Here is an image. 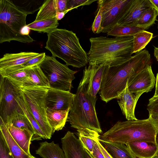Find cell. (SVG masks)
I'll return each instance as SVG.
<instances>
[{
  "instance_id": "obj_43",
  "label": "cell",
  "mask_w": 158,
  "mask_h": 158,
  "mask_svg": "<svg viewBox=\"0 0 158 158\" xmlns=\"http://www.w3.org/2000/svg\"><path fill=\"white\" fill-rule=\"evenodd\" d=\"M98 143L100 149H101L105 158H113L106 151V150L101 144V143L99 142L98 140Z\"/></svg>"
},
{
  "instance_id": "obj_38",
  "label": "cell",
  "mask_w": 158,
  "mask_h": 158,
  "mask_svg": "<svg viewBox=\"0 0 158 158\" xmlns=\"http://www.w3.org/2000/svg\"><path fill=\"white\" fill-rule=\"evenodd\" d=\"M96 0H68L67 3V10L70 11L74 9H77L81 6L89 5Z\"/></svg>"
},
{
  "instance_id": "obj_50",
  "label": "cell",
  "mask_w": 158,
  "mask_h": 158,
  "mask_svg": "<svg viewBox=\"0 0 158 158\" xmlns=\"http://www.w3.org/2000/svg\"><path fill=\"white\" fill-rule=\"evenodd\" d=\"M153 158H158V155L153 157Z\"/></svg>"
},
{
  "instance_id": "obj_45",
  "label": "cell",
  "mask_w": 158,
  "mask_h": 158,
  "mask_svg": "<svg viewBox=\"0 0 158 158\" xmlns=\"http://www.w3.org/2000/svg\"><path fill=\"white\" fill-rule=\"evenodd\" d=\"M67 11L65 12H58L57 13L56 18L58 20L62 19L65 16Z\"/></svg>"
},
{
  "instance_id": "obj_46",
  "label": "cell",
  "mask_w": 158,
  "mask_h": 158,
  "mask_svg": "<svg viewBox=\"0 0 158 158\" xmlns=\"http://www.w3.org/2000/svg\"><path fill=\"white\" fill-rule=\"evenodd\" d=\"M84 150L85 158H94L88 150L84 148Z\"/></svg>"
},
{
  "instance_id": "obj_40",
  "label": "cell",
  "mask_w": 158,
  "mask_h": 158,
  "mask_svg": "<svg viewBox=\"0 0 158 158\" xmlns=\"http://www.w3.org/2000/svg\"><path fill=\"white\" fill-rule=\"evenodd\" d=\"M98 141L95 144L92 153H90L94 158H105L99 148Z\"/></svg>"
},
{
  "instance_id": "obj_47",
  "label": "cell",
  "mask_w": 158,
  "mask_h": 158,
  "mask_svg": "<svg viewBox=\"0 0 158 158\" xmlns=\"http://www.w3.org/2000/svg\"><path fill=\"white\" fill-rule=\"evenodd\" d=\"M156 81L155 91L154 96H158V73L156 75Z\"/></svg>"
},
{
  "instance_id": "obj_52",
  "label": "cell",
  "mask_w": 158,
  "mask_h": 158,
  "mask_svg": "<svg viewBox=\"0 0 158 158\" xmlns=\"http://www.w3.org/2000/svg\"><path fill=\"white\" fill-rule=\"evenodd\" d=\"M157 21H158V20Z\"/></svg>"
},
{
  "instance_id": "obj_24",
  "label": "cell",
  "mask_w": 158,
  "mask_h": 158,
  "mask_svg": "<svg viewBox=\"0 0 158 158\" xmlns=\"http://www.w3.org/2000/svg\"><path fill=\"white\" fill-rule=\"evenodd\" d=\"M0 131L2 132L9 148L14 158H31L17 144L10 135L7 128L3 121L0 119Z\"/></svg>"
},
{
  "instance_id": "obj_23",
  "label": "cell",
  "mask_w": 158,
  "mask_h": 158,
  "mask_svg": "<svg viewBox=\"0 0 158 158\" xmlns=\"http://www.w3.org/2000/svg\"><path fill=\"white\" fill-rule=\"evenodd\" d=\"M35 152L43 158H66L63 149L53 141L40 143V147Z\"/></svg>"
},
{
  "instance_id": "obj_48",
  "label": "cell",
  "mask_w": 158,
  "mask_h": 158,
  "mask_svg": "<svg viewBox=\"0 0 158 158\" xmlns=\"http://www.w3.org/2000/svg\"><path fill=\"white\" fill-rule=\"evenodd\" d=\"M154 6L158 10V0H150Z\"/></svg>"
},
{
  "instance_id": "obj_44",
  "label": "cell",
  "mask_w": 158,
  "mask_h": 158,
  "mask_svg": "<svg viewBox=\"0 0 158 158\" xmlns=\"http://www.w3.org/2000/svg\"><path fill=\"white\" fill-rule=\"evenodd\" d=\"M30 29L26 25L23 28L21 31V33L24 35H29Z\"/></svg>"
},
{
  "instance_id": "obj_21",
  "label": "cell",
  "mask_w": 158,
  "mask_h": 158,
  "mask_svg": "<svg viewBox=\"0 0 158 158\" xmlns=\"http://www.w3.org/2000/svg\"><path fill=\"white\" fill-rule=\"evenodd\" d=\"M99 142L113 158H136L127 146L99 139Z\"/></svg>"
},
{
  "instance_id": "obj_2",
  "label": "cell",
  "mask_w": 158,
  "mask_h": 158,
  "mask_svg": "<svg viewBox=\"0 0 158 158\" xmlns=\"http://www.w3.org/2000/svg\"><path fill=\"white\" fill-rule=\"evenodd\" d=\"M133 40L132 36L90 38L91 46L87 53L89 64H103L113 67L123 64L132 56Z\"/></svg>"
},
{
  "instance_id": "obj_11",
  "label": "cell",
  "mask_w": 158,
  "mask_h": 158,
  "mask_svg": "<svg viewBox=\"0 0 158 158\" xmlns=\"http://www.w3.org/2000/svg\"><path fill=\"white\" fill-rule=\"evenodd\" d=\"M156 78L151 65L128 80V88L132 93L139 98L144 93L152 91L155 84Z\"/></svg>"
},
{
  "instance_id": "obj_37",
  "label": "cell",
  "mask_w": 158,
  "mask_h": 158,
  "mask_svg": "<svg viewBox=\"0 0 158 158\" xmlns=\"http://www.w3.org/2000/svg\"><path fill=\"white\" fill-rule=\"evenodd\" d=\"M92 23L91 29L93 32L95 34H99L102 32L103 29L102 27V15L101 12L99 9Z\"/></svg>"
},
{
  "instance_id": "obj_34",
  "label": "cell",
  "mask_w": 158,
  "mask_h": 158,
  "mask_svg": "<svg viewBox=\"0 0 158 158\" xmlns=\"http://www.w3.org/2000/svg\"><path fill=\"white\" fill-rule=\"evenodd\" d=\"M45 1L24 0L18 3H13L19 10L28 15L40 10Z\"/></svg>"
},
{
  "instance_id": "obj_7",
  "label": "cell",
  "mask_w": 158,
  "mask_h": 158,
  "mask_svg": "<svg viewBox=\"0 0 158 158\" xmlns=\"http://www.w3.org/2000/svg\"><path fill=\"white\" fill-rule=\"evenodd\" d=\"M20 88L27 108L38 123L47 139H50L53 134L46 115V98L48 88L37 86Z\"/></svg>"
},
{
  "instance_id": "obj_51",
  "label": "cell",
  "mask_w": 158,
  "mask_h": 158,
  "mask_svg": "<svg viewBox=\"0 0 158 158\" xmlns=\"http://www.w3.org/2000/svg\"><path fill=\"white\" fill-rule=\"evenodd\" d=\"M31 158H36L32 156Z\"/></svg>"
},
{
  "instance_id": "obj_9",
  "label": "cell",
  "mask_w": 158,
  "mask_h": 158,
  "mask_svg": "<svg viewBox=\"0 0 158 158\" xmlns=\"http://www.w3.org/2000/svg\"><path fill=\"white\" fill-rule=\"evenodd\" d=\"M20 88L13 84L7 78L1 76L0 80V117L6 126L17 113H23L16 98L20 92Z\"/></svg>"
},
{
  "instance_id": "obj_3",
  "label": "cell",
  "mask_w": 158,
  "mask_h": 158,
  "mask_svg": "<svg viewBox=\"0 0 158 158\" xmlns=\"http://www.w3.org/2000/svg\"><path fill=\"white\" fill-rule=\"evenodd\" d=\"M45 48L52 56L64 60L68 66L81 68L89 62L87 53L81 46L76 34L65 29L56 28L47 33Z\"/></svg>"
},
{
  "instance_id": "obj_39",
  "label": "cell",
  "mask_w": 158,
  "mask_h": 158,
  "mask_svg": "<svg viewBox=\"0 0 158 158\" xmlns=\"http://www.w3.org/2000/svg\"><path fill=\"white\" fill-rule=\"evenodd\" d=\"M147 109L149 114H158V96H153L149 99Z\"/></svg>"
},
{
  "instance_id": "obj_6",
  "label": "cell",
  "mask_w": 158,
  "mask_h": 158,
  "mask_svg": "<svg viewBox=\"0 0 158 158\" xmlns=\"http://www.w3.org/2000/svg\"><path fill=\"white\" fill-rule=\"evenodd\" d=\"M27 15L12 1L0 0V43L11 41L30 43L34 41L29 35L21 33L23 28L27 25Z\"/></svg>"
},
{
  "instance_id": "obj_33",
  "label": "cell",
  "mask_w": 158,
  "mask_h": 158,
  "mask_svg": "<svg viewBox=\"0 0 158 158\" xmlns=\"http://www.w3.org/2000/svg\"><path fill=\"white\" fill-rule=\"evenodd\" d=\"M9 125H11L19 128L27 129L31 132L33 136L35 135L32 125L24 113H17L15 114L12 117Z\"/></svg>"
},
{
  "instance_id": "obj_29",
  "label": "cell",
  "mask_w": 158,
  "mask_h": 158,
  "mask_svg": "<svg viewBox=\"0 0 158 158\" xmlns=\"http://www.w3.org/2000/svg\"><path fill=\"white\" fill-rule=\"evenodd\" d=\"M145 30L144 28L135 26H124L116 24L107 34L108 36L121 38L133 36L138 32Z\"/></svg>"
},
{
  "instance_id": "obj_5",
  "label": "cell",
  "mask_w": 158,
  "mask_h": 158,
  "mask_svg": "<svg viewBox=\"0 0 158 158\" xmlns=\"http://www.w3.org/2000/svg\"><path fill=\"white\" fill-rule=\"evenodd\" d=\"M87 90L86 82L82 78L70 109L67 121L77 131L88 129L101 134L102 131L96 114L95 104L89 98Z\"/></svg>"
},
{
  "instance_id": "obj_35",
  "label": "cell",
  "mask_w": 158,
  "mask_h": 158,
  "mask_svg": "<svg viewBox=\"0 0 158 158\" xmlns=\"http://www.w3.org/2000/svg\"><path fill=\"white\" fill-rule=\"evenodd\" d=\"M46 56L45 52L40 53L38 56L29 60L21 65L3 71H13L30 68L38 66L44 60Z\"/></svg>"
},
{
  "instance_id": "obj_1",
  "label": "cell",
  "mask_w": 158,
  "mask_h": 158,
  "mask_svg": "<svg viewBox=\"0 0 158 158\" xmlns=\"http://www.w3.org/2000/svg\"><path fill=\"white\" fill-rule=\"evenodd\" d=\"M151 64L150 55L144 49L121 64L113 67L106 65L99 93L101 100L107 103L117 98L126 88L129 79Z\"/></svg>"
},
{
  "instance_id": "obj_10",
  "label": "cell",
  "mask_w": 158,
  "mask_h": 158,
  "mask_svg": "<svg viewBox=\"0 0 158 158\" xmlns=\"http://www.w3.org/2000/svg\"><path fill=\"white\" fill-rule=\"evenodd\" d=\"M133 0H98V9L102 15V33H107L116 25L130 7Z\"/></svg>"
},
{
  "instance_id": "obj_13",
  "label": "cell",
  "mask_w": 158,
  "mask_h": 158,
  "mask_svg": "<svg viewBox=\"0 0 158 158\" xmlns=\"http://www.w3.org/2000/svg\"><path fill=\"white\" fill-rule=\"evenodd\" d=\"M75 95L69 91L48 88L46 98L47 108L58 110L70 109Z\"/></svg>"
},
{
  "instance_id": "obj_18",
  "label": "cell",
  "mask_w": 158,
  "mask_h": 158,
  "mask_svg": "<svg viewBox=\"0 0 158 158\" xmlns=\"http://www.w3.org/2000/svg\"><path fill=\"white\" fill-rule=\"evenodd\" d=\"M40 54V53L33 52L5 54L0 59V71L21 65Z\"/></svg>"
},
{
  "instance_id": "obj_19",
  "label": "cell",
  "mask_w": 158,
  "mask_h": 158,
  "mask_svg": "<svg viewBox=\"0 0 158 158\" xmlns=\"http://www.w3.org/2000/svg\"><path fill=\"white\" fill-rule=\"evenodd\" d=\"M6 126L17 144L26 153L31 156L30 151V146L33 134L27 129L19 128L11 125Z\"/></svg>"
},
{
  "instance_id": "obj_8",
  "label": "cell",
  "mask_w": 158,
  "mask_h": 158,
  "mask_svg": "<svg viewBox=\"0 0 158 158\" xmlns=\"http://www.w3.org/2000/svg\"><path fill=\"white\" fill-rule=\"evenodd\" d=\"M38 66L48 79L50 88L70 91L73 87L72 81L75 78L74 74L77 71L60 63L52 56L46 55Z\"/></svg>"
},
{
  "instance_id": "obj_20",
  "label": "cell",
  "mask_w": 158,
  "mask_h": 158,
  "mask_svg": "<svg viewBox=\"0 0 158 158\" xmlns=\"http://www.w3.org/2000/svg\"><path fill=\"white\" fill-rule=\"evenodd\" d=\"M0 74L1 76L7 78L13 84L19 88L35 86L31 81L27 69L0 71Z\"/></svg>"
},
{
  "instance_id": "obj_4",
  "label": "cell",
  "mask_w": 158,
  "mask_h": 158,
  "mask_svg": "<svg viewBox=\"0 0 158 158\" xmlns=\"http://www.w3.org/2000/svg\"><path fill=\"white\" fill-rule=\"evenodd\" d=\"M157 131L149 118L145 119L117 121L110 129L100 135L106 141L125 144L136 141L156 143Z\"/></svg>"
},
{
  "instance_id": "obj_17",
  "label": "cell",
  "mask_w": 158,
  "mask_h": 158,
  "mask_svg": "<svg viewBox=\"0 0 158 158\" xmlns=\"http://www.w3.org/2000/svg\"><path fill=\"white\" fill-rule=\"evenodd\" d=\"M132 153L138 158H153L157 156V143L145 141L131 142L126 145Z\"/></svg>"
},
{
  "instance_id": "obj_28",
  "label": "cell",
  "mask_w": 158,
  "mask_h": 158,
  "mask_svg": "<svg viewBox=\"0 0 158 158\" xmlns=\"http://www.w3.org/2000/svg\"><path fill=\"white\" fill-rule=\"evenodd\" d=\"M59 23L56 18L35 21L27 25L30 30L48 33L57 28Z\"/></svg>"
},
{
  "instance_id": "obj_15",
  "label": "cell",
  "mask_w": 158,
  "mask_h": 158,
  "mask_svg": "<svg viewBox=\"0 0 158 158\" xmlns=\"http://www.w3.org/2000/svg\"><path fill=\"white\" fill-rule=\"evenodd\" d=\"M61 139L66 158H85L84 148L73 133L68 131Z\"/></svg>"
},
{
  "instance_id": "obj_49",
  "label": "cell",
  "mask_w": 158,
  "mask_h": 158,
  "mask_svg": "<svg viewBox=\"0 0 158 158\" xmlns=\"http://www.w3.org/2000/svg\"><path fill=\"white\" fill-rule=\"evenodd\" d=\"M154 54L155 57L158 61V48L154 47Z\"/></svg>"
},
{
  "instance_id": "obj_16",
  "label": "cell",
  "mask_w": 158,
  "mask_h": 158,
  "mask_svg": "<svg viewBox=\"0 0 158 158\" xmlns=\"http://www.w3.org/2000/svg\"><path fill=\"white\" fill-rule=\"evenodd\" d=\"M139 98L129 91L127 83L126 88L117 99L122 113L127 120L137 119L135 116V110Z\"/></svg>"
},
{
  "instance_id": "obj_41",
  "label": "cell",
  "mask_w": 158,
  "mask_h": 158,
  "mask_svg": "<svg viewBox=\"0 0 158 158\" xmlns=\"http://www.w3.org/2000/svg\"><path fill=\"white\" fill-rule=\"evenodd\" d=\"M68 0H56L57 9L58 12H68L69 11L67 10V3Z\"/></svg>"
},
{
  "instance_id": "obj_25",
  "label": "cell",
  "mask_w": 158,
  "mask_h": 158,
  "mask_svg": "<svg viewBox=\"0 0 158 158\" xmlns=\"http://www.w3.org/2000/svg\"><path fill=\"white\" fill-rule=\"evenodd\" d=\"M16 100L23 113L29 119L34 130L35 135L32 137L31 140H40L41 138L47 139L38 123L27 108L21 90L20 94L16 98Z\"/></svg>"
},
{
  "instance_id": "obj_42",
  "label": "cell",
  "mask_w": 158,
  "mask_h": 158,
  "mask_svg": "<svg viewBox=\"0 0 158 158\" xmlns=\"http://www.w3.org/2000/svg\"><path fill=\"white\" fill-rule=\"evenodd\" d=\"M149 118L156 128L158 134V114H149Z\"/></svg>"
},
{
  "instance_id": "obj_30",
  "label": "cell",
  "mask_w": 158,
  "mask_h": 158,
  "mask_svg": "<svg viewBox=\"0 0 158 158\" xmlns=\"http://www.w3.org/2000/svg\"><path fill=\"white\" fill-rule=\"evenodd\" d=\"M158 10L154 6L149 8L143 13L138 20L135 26L147 30L155 23Z\"/></svg>"
},
{
  "instance_id": "obj_22",
  "label": "cell",
  "mask_w": 158,
  "mask_h": 158,
  "mask_svg": "<svg viewBox=\"0 0 158 158\" xmlns=\"http://www.w3.org/2000/svg\"><path fill=\"white\" fill-rule=\"evenodd\" d=\"M70 109L66 110H53L47 108L48 122L53 134L55 131L62 130L67 121Z\"/></svg>"
},
{
  "instance_id": "obj_36",
  "label": "cell",
  "mask_w": 158,
  "mask_h": 158,
  "mask_svg": "<svg viewBox=\"0 0 158 158\" xmlns=\"http://www.w3.org/2000/svg\"><path fill=\"white\" fill-rule=\"evenodd\" d=\"M0 158H14L5 138L0 131Z\"/></svg>"
},
{
  "instance_id": "obj_26",
  "label": "cell",
  "mask_w": 158,
  "mask_h": 158,
  "mask_svg": "<svg viewBox=\"0 0 158 158\" xmlns=\"http://www.w3.org/2000/svg\"><path fill=\"white\" fill-rule=\"evenodd\" d=\"M78 139L83 148L92 153L95 144L100 138L99 134L95 131L85 129L77 131Z\"/></svg>"
},
{
  "instance_id": "obj_14",
  "label": "cell",
  "mask_w": 158,
  "mask_h": 158,
  "mask_svg": "<svg viewBox=\"0 0 158 158\" xmlns=\"http://www.w3.org/2000/svg\"><path fill=\"white\" fill-rule=\"evenodd\" d=\"M154 6L150 0H133L131 6L117 24L135 26L141 16L147 9Z\"/></svg>"
},
{
  "instance_id": "obj_31",
  "label": "cell",
  "mask_w": 158,
  "mask_h": 158,
  "mask_svg": "<svg viewBox=\"0 0 158 158\" xmlns=\"http://www.w3.org/2000/svg\"><path fill=\"white\" fill-rule=\"evenodd\" d=\"M153 33L143 31L138 32L133 36V54L143 50L153 38Z\"/></svg>"
},
{
  "instance_id": "obj_27",
  "label": "cell",
  "mask_w": 158,
  "mask_h": 158,
  "mask_svg": "<svg viewBox=\"0 0 158 158\" xmlns=\"http://www.w3.org/2000/svg\"><path fill=\"white\" fill-rule=\"evenodd\" d=\"M58 12L56 0H45L39 10L34 21L56 18Z\"/></svg>"
},
{
  "instance_id": "obj_32",
  "label": "cell",
  "mask_w": 158,
  "mask_h": 158,
  "mask_svg": "<svg viewBox=\"0 0 158 158\" xmlns=\"http://www.w3.org/2000/svg\"><path fill=\"white\" fill-rule=\"evenodd\" d=\"M27 69L31 81L35 86L50 87L48 79L39 66Z\"/></svg>"
},
{
  "instance_id": "obj_12",
  "label": "cell",
  "mask_w": 158,
  "mask_h": 158,
  "mask_svg": "<svg viewBox=\"0 0 158 158\" xmlns=\"http://www.w3.org/2000/svg\"><path fill=\"white\" fill-rule=\"evenodd\" d=\"M105 66L103 64H89L83 70L82 78L86 83L87 94L95 104L97 100V94L100 89Z\"/></svg>"
}]
</instances>
